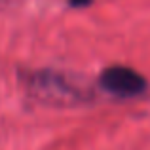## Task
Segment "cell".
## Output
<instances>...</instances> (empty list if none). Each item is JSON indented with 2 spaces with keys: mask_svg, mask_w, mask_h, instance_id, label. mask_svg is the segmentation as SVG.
Returning <instances> with one entry per match:
<instances>
[{
  "mask_svg": "<svg viewBox=\"0 0 150 150\" xmlns=\"http://www.w3.org/2000/svg\"><path fill=\"white\" fill-rule=\"evenodd\" d=\"M99 84L105 91L116 97H137L146 89V78L137 70L124 65L106 67L99 76Z\"/></svg>",
  "mask_w": 150,
  "mask_h": 150,
  "instance_id": "obj_1",
  "label": "cell"
},
{
  "mask_svg": "<svg viewBox=\"0 0 150 150\" xmlns=\"http://www.w3.org/2000/svg\"><path fill=\"white\" fill-rule=\"evenodd\" d=\"M72 6H78V4H89V0H70Z\"/></svg>",
  "mask_w": 150,
  "mask_h": 150,
  "instance_id": "obj_2",
  "label": "cell"
}]
</instances>
